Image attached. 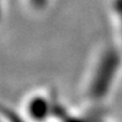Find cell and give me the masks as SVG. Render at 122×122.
<instances>
[{"instance_id": "4", "label": "cell", "mask_w": 122, "mask_h": 122, "mask_svg": "<svg viewBox=\"0 0 122 122\" xmlns=\"http://www.w3.org/2000/svg\"><path fill=\"white\" fill-rule=\"evenodd\" d=\"M26 5L32 11L40 12V10H44L47 6L49 0H24Z\"/></svg>"}, {"instance_id": "1", "label": "cell", "mask_w": 122, "mask_h": 122, "mask_svg": "<svg viewBox=\"0 0 122 122\" xmlns=\"http://www.w3.org/2000/svg\"><path fill=\"white\" fill-rule=\"evenodd\" d=\"M122 71V49L118 44L105 45L99 51L88 70L84 95L92 105L102 104L110 97Z\"/></svg>"}, {"instance_id": "2", "label": "cell", "mask_w": 122, "mask_h": 122, "mask_svg": "<svg viewBox=\"0 0 122 122\" xmlns=\"http://www.w3.org/2000/svg\"><path fill=\"white\" fill-rule=\"evenodd\" d=\"M53 108L54 102L46 93L36 92L26 99L23 112L31 120H44L54 114Z\"/></svg>"}, {"instance_id": "3", "label": "cell", "mask_w": 122, "mask_h": 122, "mask_svg": "<svg viewBox=\"0 0 122 122\" xmlns=\"http://www.w3.org/2000/svg\"><path fill=\"white\" fill-rule=\"evenodd\" d=\"M112 11H114V20L115 24H116L117 36H118L117 44L122 49V0L114 1Z\"/></svg>"}]
</instances>
